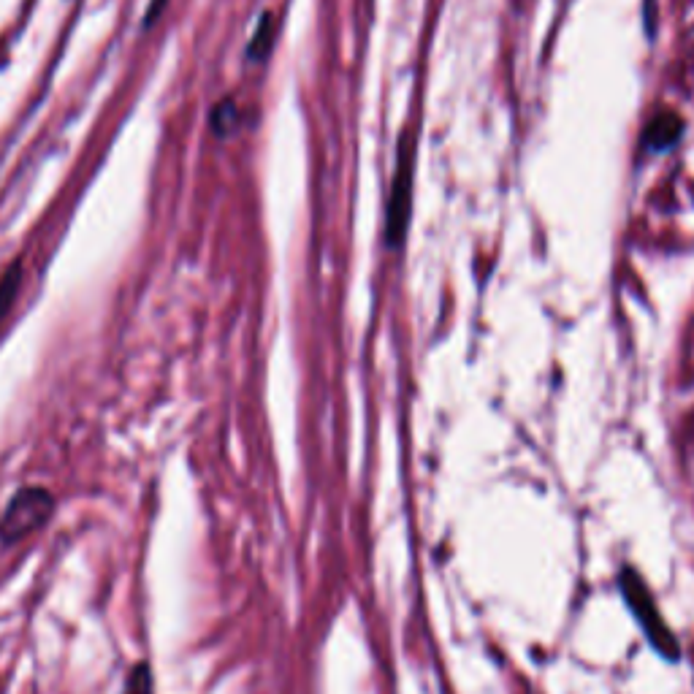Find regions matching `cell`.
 Here are the masks:
<instances>
[{
  "instance_id": "obj_1",
  "label": "cell",
  "mask_w": 694,
  "mask_h": 694,
  "mask_svg": "<svg viewBox=\"0 0 694 694\" xmlns=\"http://www.w3.org/2000/svg\"><path fill=\"white\" fill-rule=\"evenodd\" d=\"M55 510V497L44 486L19 488L0 516V540L14 545L47 524Z\"/></svg>"
},
{
  "instance_id": "obj_2",
  "label": "cell",
  "mask_w": 694,
  "mask_h": 694,
  "mask_svg": "<svg viewBox=\"0 0 694 694\" xmlns=\"http://www.w3.org/2000/svg\"><path fill=\"white\" fill-rule=\"evenodd\" d=\"M413 166V136H404L399 141L394 185H391L388 209H385V242H388V247H399L404 242L407 226H410V212H413Z\"/></svg>"
},
{
  "instance_id": "obj_3",
  "label": "cell",
  "mask_w": 694,
  "mask_h": 694,
  "mask_svg": "<svg viewBox=\"0 0 694 694\" xmlns=\"http://www.w3.org/2000/svg\"><path fill=\"white\" fill-rule=\"evenodd\" d=\"M621 589H624V597H627L629 608L635 610L638 624L643 627V632H646V638L654 643V648L662 651V654L676 657V640L670 635V629L665 627V621L659 616L657 605L651 600V594L646 591L643 581H640L638 575L627 570V573L621 575Z\"/></svg>"
},
{
  "instance_id": "obj_4",
  "label": "cell",
  "mask_w": 694,
  "mask_h": 694,
  "mask_svg": "<svg viewBox=\"0 0 694 694\" xmlns=\"http://www.w3.org/2000/svg\"><path fill=\"white\" fill-rule=\"evenodd\" d=\"M684 133V122L676 112H659L648 120L646 131H643V150L648 152H665L676 147Z\"/></svg>"
},
{
  "instance_id": "obj_5",
  "label": "cell",
  "mask_w": 694,
  "mask_h": 694,
  "mask_svg": "<svg viewBox=\"0 0 694 694\" xmlns=\"http://www.w3.org/2000/svg\"><path fill=\"white\" fill-rule=\"evenodd\" d=\"M272 41H274V17L272 14H263L261 22H258V28H255L253 38H250V49H247L250 60H263V57L269 55Z\"/></svg>"
},
{
  "instance_id": "obj_6",
  "label": "cell",
  "mask_w": 694,
  "mask_h": 694,
  "mask_svg": "<svg viewBox=\"0 0 694 694\" xmlns=\"http://www.w3.org/2000/svg\"><path fill=\"white\" fill-rule=\"evenodd\" d=\"M209 125H212L215 136H228V133L239 125V109H236L231 98H228V101H220V104L212 109Z\"/></svg>"
},
{
  "instance_id": "obj_7",
  "label": "cell",
  "mask_w": 694,
  "mask_h": 694,
  "mask_svg": "<svg viewBox=\"0 0 694 694\" xmlns=\"http://www.w3.org/2000/svg\"><path fill=\"white\" fill-rule=\"evenodd\" d=\"M19 263H14L9 272L3 274V280H0V323H3V318L9 315L11 304H14V299H17V291H19Z\"/></svg>"
},
{
  "instance_id": "obj_8",
  "label": "cell",
  "mask_w": 694,
  "mask_h": 694,
  "mask_svg": "<svg viewBox=\"0 0 694 694\" xmlns=\"http://www.w3.org/2000/svg\"><path fill=\"white\" fill-rule=\"evenodd\" d=\"M122 694H152V676L150 667L136 665L125 676V686H122Z\"/></svg>"
}]
</instances>
